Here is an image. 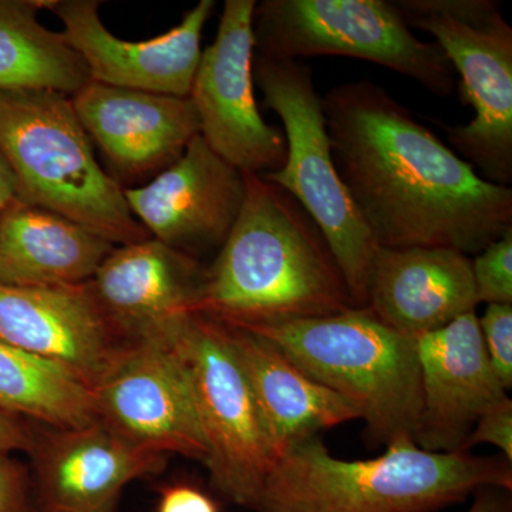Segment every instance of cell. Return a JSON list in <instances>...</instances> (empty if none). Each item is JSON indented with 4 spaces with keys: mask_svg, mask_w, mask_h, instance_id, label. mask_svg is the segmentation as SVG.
Masks as SVG:
<instances>
[{
    "mask_svg": "<svg viewBox=\"0 0 512 512\" xmlns=\"http://www.w3.org/2000/svg\"><path fill=\"white\" fill-rule=\"evenodd\" d=\"M0 340L69 367L92 389L128 342L101 311L89 282L55 288L0 284Z\"/></svg>",
    "mask_w": 512,
    "mask_h": 512,
    "instance_id": "obj_17",
    "label": "cell"
},
{
    "mask_svg": "<svg viewBox=\"0 0 512 512\" xmlns=\"http://www.w3.org/2000/svg\"><path fill=\"white\" fill-rule=\"evenodd\" d=\"M318 225L291 194L245 174V198L194 312L228 325L320 318L353 308Z\"/></svg>",
    "mask_w": 512,
    "mask_h": 512,
    "instance_id": "obj_2",
    "label": "cell"
},
{
    "mask_svg": "<svg viewBox=\"0 0 512 512\" xmlns=\"http://www.w3.org/2000/svg\"><path fill=\"white\" fill-rule=\"evenodd\" d=\"M340 180L380 248L477 255L512 228V190L484 180L379 84L322 97Z\"/></svg>",
    "mask_w": 512,
    "mask_h": 512,
    "instance_id": "obj_1",
    "label": "cell"
},
{
    "mask_svg": "<svg viewBox=\"0 0 512 512\" xmlns=\"http://www.w3.org/2000/svg\"><path fill=\"white\" fill-rule=\"evenodd\" d=\"M421 413L414 443L431 453H456L481 414L507 397L485 350L476 311L414 338Z\"/></svg>",
    "mask_w": 512,
    "mask_h": 512,
    "instance_id": "obj_16",
    "label": "cell"
},
{
    "mask_svg": "<svg viewBox=\"0 0 512 512\" xmlns=\"http://www.w3.org/2000/svg\"><path fill=\"white\" fill-rule=\"evenodd\" d=\"M124 195L151 238L197 259L224 245L244 204L245 174L198 134L180 160Z\"/></svg>",
    "mask_w": 512,
    "mask_h": 512,
    "instance_id": "obj_13",
    "label": "cell"
},
{
    "mask_svg": "<svg viewBox=\"0 0 512 512\" xmlns=\"http://www.w3.org/2000/svg\"><path fill=\"white\" fill-rule=\"evenodd\" d=\"M0 407L49 429H77L99 420L92 386L83 377L2 340Z\"/></svg>",
    "mask_w": 512,
    "mask_h": 512,
    "instance_id": "obj_23",
    "label": "cell"
},
{
    "mask_svg": "<svg viewBox=\"0 0 512 512\" xmlns=\"http://www.w3.org/2000/svg\"><path fill=\"white\" fill-rule=\"evenodd\" d=\"M0 512H37L28 468L9 454H0Z\"/></svg>",
    "mask_w": 512,
    "mask_h": 512,
    "instance_id": "obj_27",
    "label": "cell"
},
{
    "mask_svg": "<svg viewBox=\"0 0 512 512\" xmlns=\"http://www.w3.org/2000/svg\"><path fill=\"white\" fill-rule=\"evenodd\" d=\"M467 512H512L510 490L481 488L474 494V501Z\"/></svg>",
    "mask_w": 512,
    "mask_h": 512,
    "instance_id": "obj_30",
    "label": "cell"
},
{
    "mask_svg": "<svg viewBox=\"0 0 512 512\" xmlns=\"http://www.w3.org/2000/svg\"><path fill=\"white\" fill-rule=\"evenodd\" d=\"M478 323L491 366L508 392L512 387V303L487 305Z\"/></svg>",
    "mask_w": 512,
    "mask_h": 512,
    "instance_id": "obj_25",
    "label": "cell"
},
{
    "mask_svg": "<svg viewBox=\"0 0 512 512\" xmlns=\"http://www.w3.org/2000/svg\"><path fill=\"white\" fill-rule=\"evenodd\" d=\"M0 150L20 202L63 215L114 245L151 238L128 207L124 187L97 163L67 94L0 92Z\"/></svg>",
    "mask_w": 512,
    "mask_h": 512,
    "instance_id": "obj_5",
    "label": "cell"
},
{
    "mask_svg": "<svg viewBox=\"0 0 512 512\" xmlns=\"http://www.w3.org/2000/svg\"><path fill=\"white\" fill-rule=\"evenodd\" d=\"M157 512H220L214 500L200 488L188 484L164 487L158 498Z\"/></svg>",
    "mask_w": 512,
    "mask_h": 512,
    "instance_id": "obj_28",
    "label": "cell"
},
{
    "mask_svg": "<svg viewBox=\"0 0 512 512\" xmlns=\"http://www.w3.org/2000/svg\"><path fill=\"white\" fill-rule=\"evenodd\" d=\"M254 83L285 128L286 160L261 175L291 194L318 225L345 278L356 308H366L367 286L379 245L340 180L330 148L322 97L311 69L296 60L254 55Z\"/></svg>",
    "mask_w": 512,
    "mask_h": 512,
    "instance_id": "obj_6",
    "label": "cell"
},
{
    "mask_svg": "<svg viewBox=\"0 0 512 512\" xmlns=\"http://www.w3.org/2000/svg\"><path fill=\"white\" fill-rule=\"evenodd\" d=\"M116 247L63 215L18 201L0 212V284H87Z\"/></svg>",
    "mask_w": 512,
    "mask_h": 512,
    "instance_id": "obj_21",
    "label": "cell"
},
{
    "mask_svg": "<svg viewBox=\"0 0 512 512\" xmlns=\"http://www.w3.org/2000/svg\"><path fill=\"white\" fill-rule=\"evenodd\" d=\"M478 303H512V228L471 259Z\"/></svg>",
    "mask_w": 512,
    "mask_h": 512,
    "instance_id": "obj_24",
    "label": "cell"
},
{
    "mask_svg": "<svg viewBox=\"0 0 512 512\" xmlns=\"http://www.w3.org/2000/svg\"><path fill=\"white\" fill-rule=\"evenodd\" d=\"M409 28L433 36L476 116L448 127L451 150L490 183H512V28L493 0H394Z\"/></svg>",
    "mask_w": 512,
    "mask_h": 512,
    "instance_id": "obj_7",
    "label": "cell"
},
{
    "mask_svg": "<svg viewBox=\"0 0 512 512\" xmlns=\"http://www.w3.org/2000/svg\"><path fill=\"white\" fill-rule=\"evenodd\" d=\"M93 394L99 420L137 446L207 461L190 376L167 330L124 343Z\"/></svg>",
    "mask_w": 512,
    "mask_h": 512,
    "instance_id": "obj_10",
    "label": "cell"
},
{
    "mask_svg": "<svg viewBox=\"0 0 512 512\" xmlns=\"http://www.w3.org/2000/svg\"><path fill=\"white\" fill-rule=\"evenodd\" d=\"M255 55L345 56L410 77L440 97L456 86L436 42L417 39L394 0H264L254 10Z\"/></svg>",
    "mask_w": 512,
    "mask_h": 512,
    "instance_id": "obj_8",
    "label": "cell"
},
{
    "mask_svg": "<svg viewBox=\"0 0 512 512\" xmlns=\"http://www.w3.org/2000/svg\"><path fill=\"white\" fill-rule=\"evenodd\" d=\"M224 326L279 456L296 441L359 419L352 403L306 375L274 343L247 329Z\"/></svg>",
    "mask_w": 512,
    "mask_h": 512,
    "instance_id": "obj_20",
    "label": "cell"
},
{
    "mask_svg": "<svg viewBox=\"0 0 512 512\" xmlns=\"http://www.w3.org/2000/svg\"><path fill=\"white\" fill-rule=\"evenodd\" d=\"M255 6V0L224 3L217 37L202 52L188 97L211 150L241 173L265 175L284 167L286 140L256 104Z\"/></svg>",
    "mask_w": 512,
    "mask_h": 512,
    "instance_id": "obj_11",
    "label": "cell"
},
{
    "mask_svg": "<svg viewBox=\"0 0 512 512\" xmlns=\"http://www.w3.org/2000/svg\"><path fill=\"white\" fill-rule=\"evenodd\" d=\"M42 0H0V92L49 90L73 97L90 80L62 33L40 23Z\"/></svg>",
    "mask_w": 512,
    "mask_h": 512,
    "instance_id": "obj_22",
    "label": "cell"
},
{
    "mask_svg": "<svg viewBox=\"0 0 512 512\" xmlns=\"http://www.w3.org/2000/svg\"><path fill=\"white\" fill-rule=\"evenodd\" d=\"M35 441V429L29 420L0 407V454L12 451L29 453Z\"/></svg>",
    "mask_w": 512,
    "mask_h": 512,
    "instance_id": "obj_29",
    "label": "cell"
},
{
    "mask_svg": "<svg viewBox=\"0 0 512 512\" xmlns=\"http://www.w3.org/2000/svg\"><path fill=\"white\" fill-rule=\"evenodd\" d=\"M190 376L212 484L255 510L279 453L220 320L185 313L165 328Z\"/></svg>",
    "mask_w": 512,
    "mask_h": 512,
    "instance_id": "obj_9",
    "label": "cell"
},
{
    "mask_svg": "<svg viewBox=\"0 0 512 512\" xmlns=\"http://www.w3.org/2000/svg\"><path fill=\"white\" fill-rule=\"evenodd\" d=\"M72 101L87 136L100 148L121 187L163 173L200 134L190 97L90 82Z\"/></svg>",
    "mask_w": 512,
    "mask_h": 512,
    "instance_id": "obj_15",
    "label": "cell"
},
{
    "mask_svg": "<svg viewBox=\"0 0 512 512\" xmlns=\"http://www.w3.org/2000/svg\"><path fill=\"white\" fill-rule=\"evenodd\" d=\"M477 305L470 256L448 248L377 249L366 308L396 332L414 339Z\"/></svg>",
    "mask_w": 512,
    "mask_h": 512,
    "instance_id": "obj_19",
    "label": "cell"
},
{
    "mask_svg": "<svg viewBox=\"0 0 512 512\" xmlns=\"http://www.w3.org/2000/svg\"><path fill=\"white\" fill-rule=\"evenodd\" d=\"M43 9L62 20L64 42L82 57L90 80L138 92L190 96L200 63L201 37L215 9L201 0L180 25L153 39L130 42L101 22L96 0H42Z\"/></svg>",
    "mask_w": 512,
    "mask_h": 512,
    "instance_id": "obj_12",
    "label": "cell"
},
{
    "mask_svg": "<svg viewBox=\"0 0 512 512\" xmlns=\"http://www.w3.org/2000/svg\"><path fill=\"white\" fill-rule=\"evenodd\" d=\"M37 512H116L131 481L163 470L165 456L97 420L77 429L35 430L29 451Z\"/></svg>",
    "mask_w": 512,
    "mask_h": 512,
    "instance_id": "obj_14",
    "label": "cell"
},
{
    "mask_svg": "<svg viewBox=\"0 0 512 512\" xmlns=\"http://www.w3.org/2000/svg\"><path fill=\"white\" fill-rule=\"evenodd\" d=\"M18 201V183L0 150V212Z\"/></svg>",
    "mask_w": 512,
    "mask_h": 512,
    "instance_id": "obj_31",
    "label": "cell"
},
{
    "mask_svg": "<svg viewBox=\"0 0 512 512\" xmlns=\"http://www.w3.org/2000/svg\"><path fill=\"white\" fill-rule=\"evenodd\" d=\"M234 326L268 339L306 375L352 403L376 443L414 441L421 413L414 339L369 309Z\"/></svg>",
    "mask_w": 512,
    "mask_h": 512,
    "instance_id": "obj_4",
    "label": "cell"
},
{
    "mask_svg": "<svg viewBox=\"0 0 512 512\" xmlns=\"http://www.w3.org/2000/svg\"><path fill=\"white\" fill-rule=\"evenodd\" d=\"M481 488L512 491V463L471 451L431 453L406 439L369 460L333 457L318 436L276 460L256 512H436Z\"/></svg>",
    "mask_w": 512,
    "mask_h": 512,
    "instance_id": "obj_3",
    "label": "cell"
},
{
    "mask_svg": "<svg viewBox=\"0 0 512 512\" xmlns=\"http://www.w3.org/2000/svg\"><path fill=\"white\" fill-rule=\"evenodd\" d=\"M480 444H490L500 448L503 456L512 463V400L505 397L500 403L481 414L474 424L470 436L464 444L463 451Z\"/></svg>",
    "mask_w": 512,
    "mask_h": 512,
    "instance_id": "obj_26",
    "label": "cell"
},
{
    "mask_svg": "<svg viewBox=\"0 0 512 512\" xmlns=\"http://www.w3.org/2000/svg\"><path fill=\"white\" fill-rule=\"evenodd\" d=\"M204 278L198 259L148 238L114 248L89 286L121 338L134 340L194 312Z\"/></svg>",
    "mask_w": 512,
    "mask_h": 512,
    "instance_id": "obj_18",
    "label": "cell"
}]
</instances>
